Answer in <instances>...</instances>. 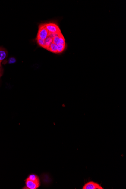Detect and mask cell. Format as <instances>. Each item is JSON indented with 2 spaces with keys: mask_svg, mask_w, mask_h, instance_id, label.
I'll use <instances>...</instances> for the list:
<instances>
[{
  "mask_svg": "<svg viewBox=\"0 0 126 189\" xmlns=\"http://www.w3.org/2000/svg\"><path fill=\"white\" fill-rule=\"evenodd\" d=\"M49 34V32L46 29L45 23L40 25L39 26L37 38L41 39L44 40L48 36Z\"/></svg>",
  "mask_w": 126,
  "mask_h": 189,
  "instance_id": "obj_1",
  "label": "cell"
},
{
  "mask_svg": "<svg viewBox=\"0 0 126 189\" xmlns=\"http://www.w3.org/2000/svg\"><path fill=\"white\" fill-rule=\"evenodd\" d=\"M45 26L47 30L51 33H58L61 32L59 27L56 23L50 22L45 23Z\"/></svg>",
  "mask_w": 126,
  "mask_h": 189,
  "instance_id": "obj_2",
  "label": "cell"
},
{
  "mask_svg": "<svg viewBox=\"0 0 126 189\" xmlns=\"http://www.w3.org/2000/svg\"><path fill=\"white\" fill-rule=\"evenodd\" d=\"M25 184L26 188L25 189H37L40 187V181H33L27 179Z\"/></svg>",
  "mask_w": 126,
  "mask_h": 189,
  "instance_id": "obj_3",
  "label": "cell"
},
{
  "mask_svg": "<svg viewBox=\"0 0 126 189\" xmlns=\"http://www.w3.org/2000/svg\"><path fill=\"white\" fill-rule=\"evenodd\" d=\"M83 189H103V187L97 184V183L93 182V181H90L86 183L84 185Z\"/></svg>",
  "mask_w": 126,
  "mask_h": 189,
  "instance_id": "obj_4",
  "label": "cell"
},
{
  "mask_svg": "<svg viewBox=\"0 0 126 189\" xmlns=\"http://www.w3.org/2000/svg\"><path fill=\"white\" fill-rule=\"evenodd\" d=\"M7 56V51L5 49L0 47V62L5 58Z\"/></svg>",
  "mask_w": 126,
  "mask_h": 189,
  "instance_id": "obj_5",
  "label": "cell"
},
{
  "mask_svg": "<svg viewBox=\"0 0 126 189\" xmlns=\"http://www.w3.org/2000/svg\"><path fill=\"white\" fill-rule=\"evenodd\" d=\"M27 179L33 181H40L39 177L34 174L30 175Z\"/></svg>",
  "mask_w": 126,
  "mask_h": 189,
  "instance_id": "obj_6",
  "label": "cell"
},
{
  "mask_svg": "<svg viewBox=\"0 0 126 189\" xmlns=\"http://www.w3.org/2000/svg\"><path fill=\"white\" fill-rule=\"evenodd\" d=\"M37 41L39 45L43 48L45 44L44 40L42 39H41L37 38Z\"/></svg>",
  "mask_w": 126,
  "mask_h": 189,
  "instance_id": "obj_7",
  "label": "cell"
},
{
  "mask_svg": "<svg viewBox=\"0 0 126 189\" xmlns=\"http://www.w3.org/2000/svg\"><path fill=\"white\" fill-rule=\"evenodd\" d=\"M9 62L10 63H14V62H16V59L14 58H12L10 59Z\"/></svg>",
  "mask_w": 126,
  "mask_h": 189,
  "instance_id": "obj_8",
  "label": "cell"
},
{
  "mask_svg": "<svg viewBox=\"0 0 126 189\" xmlns=\"http://www.w3.org/2000/svg\"><path fill=\"white\" fill-rule=\"evenodd\" d=\"M1 62H0V69H1Z\"/></svg>",
  "mask_w": 126,
  "mask_h": 189,
  "instance_id": "obj_9",
  "label": "cell"
}]
</instances>
